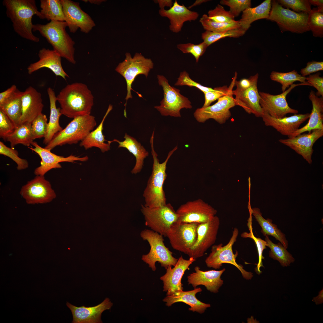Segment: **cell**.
<instances>
[{"instance_id": "6da1fadb", "label": "cell", "mask_w": 323, "mask_h": 323, "mask_svg": "<svg viewBox=\"0 0 323 323\" xmlns=\"http://www.w3.org/2000/svg\"><path fill=\"white\" fill-rule=\"evenodd\" d=\"M7 16L12 22L15 32L22 37L37 42L39 38L33 33V16L44 19L39 11L35 0H4Z\"/></svg>"}, {"instance_id": "7a4b0ae2", "label": "cell", "mask_w": 323, "mask_h": 323, "mask_svg": "<svg viewBox=\"0 0 323 323\" xmlns=\"http://www.w3.org/2000/svg\"><path fill=\"white\" fill-rule=\"evenodd\" d=\"M62 115L74 118L90 115L94 97L85 84L75 83L62 89L57 96Z\"/></svg>"}, {"instance_id": "3957f363", "label": "cell", "mask_w": 323, "mask_h": 323, "mask_svg": "<svg viewBox=\"0 0 323 323\" xmlns=\"http://www.w3.org/2000/svg\"><path fill=\"white\" fill-rule=\"evenodd\" d=\"M154 133L153 131L150 141L153 159L152 170L143 193L145 202L144 205L150 208L161 206L166 204L163 185L167 176V164L171 156L178 149L177 146H176L169 152L164 162L160 163L154 148Z\"/></svg>"}, {"instance_id": "277c9868", "label": "cell", "mask_w": 323, "mask_h": 323, "mask_svg": "<svg viewBox=\"0 0 323 323\" xmlns=\"http://www.w3.org/2000/svg\"><path fill=\"white\" fill-rule=\"evenodd\" d=\"M67 27L65 21H51L46 24L33 25V31H38L61 57L75 64V42L66 32Z\"/></svg>"}, {"instance_id": "5b68a950", "label": "cell", "mask_w": 323, "mask_h": 323, "mask_svg": "<svg viewBox=\"0 0 323 323\" xmlns=\"http://www.w3.org/2000/svg\"><path fill=\"white\" fill-rule=\"evenodd\" d=\"M96 124L95 117L90 115L75 117L64 129L55 134L45 148L51 150L58 146L77 144L83 140Z\"/></svg>"}, {"instance_id": "8992f818", "label": "cell", "mask_w": 323, "mask_h": 323, "mask_svg": "<svg viewBox=\"0 0 323 323\" xmlns=\"http://www.w3.org/2000/svg\"><path fill=\"white\" fill-rule=\"evenodd\" d=\"M140 236L144 240L148 242L150 246L149 253L143 255L141 260L148 264L153 271L156 270V263L157 262L165 269L176 265L178 259L173 256V252L164 245L162 235L152 230L146 229L141 231Z\"/></svg>"}, {"instance_id": "52a82bcc", "label": "cell", "mask_w": 323, "mask_h": 323, "mask_svg": "<svg viewBox=\"0 0 323 323\" xmlns=\"http://www.w3.org/2000/svg\"><path fill=\"white\" fill-rule=\"evenodd\" d=\"M308 14L297 13L284 8L276 1H271L267 19L275 22L283 31L302 33L310 31L308 25Z\"/></svg>"}, {"instance_id": "ba28073f", "label": "cell", "mask_w": 323, "mask_h": 323, "mask_svg": "<svg viewBox=\"0 0 323 323\" xmlns=\"http://www.w3.org/2000/svg\"><path fill=\"white\" fill-rule=\"evenodd\" d=\"M125 56L124 60L119 63L115 69L116 71L124 77L126 82L127 93L125 98V115H126L127 101L129 99L132 97L131 93L132 85L135 78L139 74H144L147 77L154 66L153 63L150 59L145 58L141 53H136L132 57L130 53L127 52Z\"/></svg>"}, {"instance_id": "9c48e42d", "label": "cell", "mask_w": 323, "mask_h": 323, "mask_svg": "<svg viewBox=\"0 0 323 323\" xmlns=\"http://www.w3.org/2000/svg\"><path fill=\"white\" fill-rule=\"evenodd\" d=\"M237 74L235 72L226 95L218 99L217 101L213 105L202 107L195 110L194 115L198 122L203 123L210 119H212L220 124H223L231 117L230 109L236 106L233 90Z\"/></svg>"}, {"instance_id": "30bf717a", "label": "cell", "mask_w": 323, "mask_h": 323, "mask_svg": "<svg viewBox=\"0 0 323 323\" xmlns=\"http://www.w3.org/2000/svg\"><path fill=\"white\" fill-rule=\"evenodd\" d=\"M159 85L164 91V98L159 106L154 107L163 116L180 117V111L183 108H192L191 103L188 99L181 95L179 89L171 86L168 80L163 75L157 76Z\"/></svg>"}, {"instance_id": "8fae6325", "label": "cell", "mask_w": 323, "mask_h": 323, "mask_svg": "<svg viewBox=\"0 0 323 323\" xmlns=\"http://www.w3.org/2000/svg\"><path fill=\"white\" fill-rule=\"evenodd\" d=\"M239 234L237 228H235L228 243L223 246L222 243L213 245L211 246V252L206 258L205 263L207 266L215 269H219L224 263L231 264L236 267L241 272L243 277L247 280L251 279L253 277V274L246 271L243 267L236 262V258L238 253L237 252L234 254L233 246L237 240Z\"/></svg>"}, {"instance_id": "7c38bea8", "label": "cell", "mask_w": 323, "mask_h": 323, "mask_svg": "<svg viewBox=\"0 0 323 323\" xmlns=\"http://www.w3.org/2000/svg\"><path fill=\"white\" fill-rule=\"evenodd\" d=\"M141 211L144 217L145 225L165 237L172 225L178 220L176 211L170 203L154 208L142 205Z\"/></svg>"}, {"instance_id": "4fadbf2b", "label": "cell", "mask_w": 323, "mask_h": 323, "mask_svg": "<svg viewBox=\"0 0 323 323\" xmlns=\"http://www.w3.org/2000/svg\"><path fill=\"white\" fill-rule=\"evenodd\" d=\"M220 225L219 219L216 215L207 222L199 223L196 241L187 255L195 259L203 256L215 242Z\"/></svg>"}, {"instance_id": "5bb4252c", "label": "cell", "mask_w": 323, "mask_h": 323, "mask_svg": "<svg viewBox=\"0 0 323 323\" xmlns=\"http://www.w3.org/2000/svg\"><path fill=\"white\" fill-rule=\"evenodd\" d=\"M198 224L177 221L172 225L166 237L172 247L175 250L187 254L196 241Z\"/></svg>"}, {"instance_id": "9a60e30c", "label": "cell", "mask_w": 323, "mask_h": 323, "mask_svg": "<svg viewBox=\"0 0 323 323\" xmlns=\"http://www.w3.org/2000/svg\"><path fill=\"white\" fill-rule=\"evenodd\" d=\"M301 85L311 86L307 82L293 84L282 93L275 95L259 92L260 97L259 103L263 112L268 113L272 117L277 118H283L288 113L297 114L298 111L297 110L291 108L289 106L286 98L292 89L296 86Z\"/></svg>"}, {"instance_id": "2e32d148", "label": "cell", "mask_w": 323, "mask_h": 323, "mask_svg": "<svg viewBox=\"0 0 323 323\" xmlns=\"http://www.w3.org/2000/svg\"><path fill=\"white\" fill-rule=\"evenodd\" d=\"M176 211L178 216V221L198 223L208 221L217 212L216 209L200 199L187 202Z\"/></svg>"}, {"instance_id": "e0dca14e", "label": "cell", "mask_w": 323, "mask_h": 323, "mask_svg": "<svg viewBox=\"0 0 323 323\" xmlns=\"http://www.w3.org/2000/svg\"><path fill=\"white\" fill-rule=\"evenodd\" d=\"M20 194L30 204L49 202L56 197L50 182L44 176L37 175L22 188Z\"/></svg>"}, {"instance_id": "ac0fdd59", "label": "cell", "mask_w": 323, "mask_h": 323, "mask_svg": "<svg viewBox=\"0 0 323 323\" xmlns=\"http://www.w3.org/2000/svg\"><path fill=\"white\" fill-rule=\"evenodd\" d=\"M65 17L70 31L74 33L80 28L84 33H89L95 26L91 17L81 9L78 2L70 0H61Z\"/></svg>"}, {"instance_id": "d6986e66", "label": "cell", "mask_w": 323, "mask_h": 323, "mask_svg": "<svg viewBox=\"0 0 323 323\" xmlns=\"http://www.w3.org/2000/svg\"><path fill=\"white\" fill-rule=\"evenodd\" d=\"M259 74L251 76V84L246 89L236 87L233 90L236 106L242 107L247 113L253 114L257 117H262L263 112L259 103L260 98L257 88Z\"/></svg>"}, {"instance_id": "ffe728a7", "label": "cell", "mask_w": 323, "mask_h": 323, "mask_svg": "<svg viewBox=\"0 0 323 323\" xmlns=\"http://www.w3.org/2000/svg\"><path fill=\"white\" fill-rule=\"evenodd\" d=\"M31 145L33 147L28 148L37 154L41 159L40 165L36 168L34 171L36 175L44 176L48 171L54 168H61L60 163L63 162H74L76 161L85 162L88 159L86 156L82 157L70 155L65 157L56 155L51 152L50 150L40 146L38 143L33 141Z\"/></svg>"}, {"instance_id": "44dd1931", "label": "cell", "mask_w": 323, "mask_h": 323, "mask_svg": "<svg viewBox=\"0 0 323 323\" xmlns=\"http://www.w3.org/2000/svg\"><path fill=\"white\" fill-rule=\"evenodd\" d=\"M323 135V129H316L308 133L301 134L287 139H281L279 141L301 155L309 164H311L313 145Z\"/></svg>"}, {"instance_id": "7402d4cb", "label": "cell", "mask_w": 323, "mask_h": 323, "mask_svg": "<svg viewBox=\"0 0 323 323\" xmlns=\"http://www.w3.org/2000/svg\"><path fill=\"white\" fill-rule=\"evenodd\" d=\"M195 260L193 258H190L188 260L184 259L181 256L173 268L170 266L166 269V273L160 277V279L163 282V291L167 292V295L183 290L181 282L182 277L186 270L189 269L190 265Z\"/></svg>"}, {"instance_id": "603a6c76", "label": "cell", "mask_w": 323, "mask_h": 323, "mask_svg": "<svg viewBox=\"0 0 323 323\" xmlns=\"http://www.w3.org/2000/svg\"><path fill=\"white\" fill-rule=\"evenodd\" d=\"M66 304L71 310L73 323H100L101 314L105 310H109L113 305L108 298L101 303L92 307L75 306L67 302Z\"/></svg>"}, {"instance_id": "cb8c5ba5", "label": "cell", "mask_w": 323, "mask_h": 323, "mask_svg": "<svg viewBox=\"0 0 323 323\" xmlns=\"http://www.w3.org/2000/svg\"><path fill=\"white\" fill-rule=\"evenodd\" d=\"M159 13L161 16L169 19V29L174 33L181 31L185 22L195 21L199 15L198 12L190 10L184 5L179 4L176 0L170 9L167 10L160 9Z\"/></svg>"}, {"instance_id": "d4e9b609", "label": "cell", "mask_w": 323, "mask_h": 323, "mask_svg": "<svg viewBox=\"0 0 323 323\" xmlns=\"http://www.w3.org/2000/svg\"><path fill=\"white\" fill-rule=\"evenodd\" d=\"M310 114H294L290 117L275 118L263 112L261 118L264 124L275 129L281 134L289 137L297 130L300 125L309 118Z\"/></svg>"}, {"instance_id": "484cf974", "label": "cell", "mask_w": 323, "mask_h": 323, "mask_svg": "<svg viewBox=\"0 0 323 323\" xmlns=\"http://www.w3.org/2000/svg\"><path fill=\"white\" fill-rule=\"evenodd\" d=\"M22 113L20 124H31L42 113L44 107L41 93L31 86L23 92L22 97Z\"/></svg>"}, {"instance_id": "4316f807", "label": "cell", "mask_w": 323, "mask_h": 323, "mask_svg": "<svg viewBox=\"0 0 323 323\" xmlns=\"http://www.w3.org/2000/svg\"><path fill=\"white\" fill-rule=\"evenodd\" d=\"M39 60L31 64L27 68L28 73L31 74L43 68L50 69L57 76L62 77L65 80L68 76L62 67L61 56L53 50L43 48L39 51Z\"/></svg>"}, {"instance_id": "83f0119b", "label": "cell", "mask_w": 323, "mask_h": 323, "mask_svg": "<svg viewBox=\"0 0 323 323\" xmlns=\"http://www.w3.org/2000/svg\"><path fill=\"white\" fill-rule=\"evenodd\" d=\"M195 272L190 274L187 277L189 284L195 288L199 285L204 286L211 292L217 293L223 283L221 276L225 271V268L220 270L203 271L198 266L194 268Z\"/></svg>"}, {"instance_id": "f1b7e54d", "label": "cell", "mask_w": 323, "mask_h": 323, "mask_svg": "<svg viewBox=\"0 0 323 323\" xmlns=\"http://www.w3.org/2000/svg\"><path fill=\"white\" fill-rule=\"evenodd\" d=\"M202 291L200 288L197 287L188 291H177L171 295H167L163 301L166 303V305L168 307L177 302L184 303L190 307L188 309L189 310L203 313L207 308L211 307V305L201 301L196 297V294Z\"/></svg>"}, {"instance_id": "f546056e", "label": "cell", "mask_w": 323, "mask_h": 323, "mask_svg": "<svg viewBox=\"0 0 323 323\" xmlns=\"http://www.w3.org/2000/svg\"><path fill=\"white\" fill-rule=\"evenodd\" d=\"M309 98L311 102L312 109L308 123L288 138L295 137L307 131L310 132L314 129H323V97H319L314 91L311 90Z\"/></svg>"}, {"instance_id": "4dcf8cb0", "label": "cell", "mask_w": 323, "mask_h": 323, "mask_svg": "<svg viewBox=\"0 0 323 323\" xmlns=\"http://www.w3.org/2000/svg\"><path fill=\"white\" fill-rule=\"evenodd\" d=\"M124 138L125 140L123 141L114 139L112 141H107L110 144L113 142L118 143V148H126L134 156L136 163L131 173L133 174H137L141 171L144 165V159L148 156L149 153L134 138L125 133Z\"/></svg>"}, {"instance_id": "1f68e13d", "label": "cell", "mask_w": 323, "mask_h": 323, "mask_svg": "<svg viewBox=\"0 0 323 323\" xmlns=\"http://www.w3.org/2000/svg\"><path fill=\"white\" fill-rule=\"evenodd\" d=\"M47 92L50 101V112L47 130L43 141V143L46 145L51 141L55 134L63 129L59 124L60 118L62 114L60 108H57L56 106L57 100L55 92L51 87L47 89Z\"/></svg>"}, {"instance_id": "d6a6232c", "label": "cell", "mask_w": 323, "mask_h": 323, "mask_svg": "<svg viewBox=\"0 0 323 323\" xmlns=\"http://www.w3.org/2000/svg\"><path fill=\"white\" fill-rule=\"evenodd\" d=\"M271 7V0H266L254 7H249L242 12L239 20L241 28L247 31L254 22L261 19H267Z\"/></svg>"}, {"instance_id": "836d02e7", "label": "cell", "mask_w": 323, "mask_h": 323, "mask_svg": "<svg viewBox=\"0 0 323 323\" xmlns=\"http://www.w3.org/2000/svg\"><path fill=\"white\" fill-rule=\"evenodd\" d=\"M113 108L112 106L109 104L107 110L100 123L94 130L91 131L86 137L81 141L80 145L87 150L93 147L100 149L102 153L110 150V144L105 143L106 141L105 136L103 135V130L104 121Z\"/></svg>"}, {"instance_id": "e575fe53", "label": "cell", "mask_w": 323, "mask_h": 323, "mask_svg": "<svg viewBox=\"0 0 323 323\" xmlns=\"http://www.w3.org/2000/svg\"><path fill=\"white\" fill-rule=\"evenodd\" d=\"M249 211L255 217L256 221L261 228V232L263 235L271 236L278 240L286 249L288 248V241L285 235L277 227V225L272 223V220L265 219L262 216L260 209L257 208H252L249 206Z\"/></svg>"}, {"instance_id": "d590c367", "label": "cell", "mask_w": 323, "mask_h": 323, "mask_svg": "<svg viewBox=\"0 0 323 323\" xmlns=\"http://www.w3.org/2000/svg\"><path fill=\"white\" fill-rule=\"evenodd\" d=\"M23 92L17 89L9 99L0 105V110L8 116L16 128L20 124L22 115Z\"/></svg>"}, {"instance_id": "8d00e7d4", "label": "cell", "mask_w": 323, "mask_h": 323, "mask_svg": "<svg viewBox=\"0 0 323 323\" xmlns=\"http://www.w3.org/2000/svg\"><path fill=\"white\" fill-rule=\"evenodd\" d=\"M31 125V124L28 123L20 124L12 133L5 137L4 140L10 143L11 148L19 144L28 147L30 146L34 140Z\"/></svg>"}, {"instance_id": "74e56055", "label": "cell", "mask_w": 323, "mask_h": 323, "mask_svg": "<svg viewBox=\"0 0 323 323\" xmlns=\"http://www.w3.org/2000/svg\"><path fill=\"white\" fill-rule=\"evenodd\" d=\"M40 11L48 21H65L61 0H40Z\"/></svg>"}, {"instance_id": "f35d334b", "label": "cell", "mask_w": 323, "mask_h": 323, "mask_svg": "<svg viewBox=\"0 0 323 323\" xmlns=\"http://www.w3.org/2000/svg\"><path fill=\"white\" fill-rule=\"evenodd\" d=\"M265 240L266 242V246L270 249L269 252V257L278 260L282 266H287L294 261L295 259L292 255L281 243H273L267 235L265 236Z\"/></svg>"}, {"instance_id": "ab89813d", "label": "cell", "mask_w": 323, "mask_h": 323, "mask_svg": "<svg viewBox=\"0 0 323 323\" xmlns=\"http://www.w3.org/2000/svg\"><path fill=\"white\" fill-rule=\"evenodd\" d=\"M270 77L272 80L277 82L281 85V90L283 92L286 91L287 88H289L295 82L298 81L301 83L307 82L306 80V77L302 76L295 70L287 72L273 71L271 73Z\"/></svg>"}, {"instance_id": "60d3db41", "label": "cell", "mask_w": 323, "mask_h": 323, "mask_svg": "<svg viewBox=\"0 0 323 323\" xmlns=\"http://www.w3.org/2000/svg\"><path fill=\"white\" fill-rule=\"evenodd\" d=\"M199 21L205 30L215 33L225 32L240 27L239 20H235L229 23L217 22L210 19L206 14L202 16Z\"/></svg>"}, {"instance_id": "b9f144b4", "label": "cell", "mask_w": 323, "mask_h": 323, "mask_svg": "<svg viewBox=\"0 0 323 323\" xmlns=\"http://www.w3.org/2000/svg\"><path fill=\"white\" fill-rule=\"evenodd\" d=\"M246 31L241 27L233 29L222 33H215L206 31L202 33L203 41L209 46L220 39L226 37L238 38L243 36Z\"/></svg>"}, {"instance_id": "7bdbcfd3", "label": "cell", "mask_w": 323, "mask_h": 323, "mask_svg": "<svg viewBox=\"0 0 323 323\" xmlns=\"http://www.w3.org/2000/svg\"><path fill=\"white\" fill-rule=\"evenodd\" d=\"M308 25L315 37L323 36V11L314 8L308 14Z\"/></svg>"}, {"instance_id": "ee69618b", "label": "cell", "mask_w": 323, "mask_h": 323, "mask_svg": "<svg viewBox=\"0 0 323 323\" xmlns=\"http://www.w3.org/2000/svg\"><path fill=\"white\" fill-rule=\"evenodd\" d=\"M249 224L250 232H244L241 234V236L243 238H251L254 241L256 245L258 253V261L257 266L255 268V271L258 274H260L261 273L260 270V268L261 267H263L262 260L264 259V258L263 255V252L264 249L266 248V242L265 240H264L260 238L254 236L252 231L251 220H249Z\"/></svg>"}, {"instance_id": "f6af8a7d", "label": "cell", "mask_w": 323, "mask_h": 323, "mask_svg": "<svg viewBox=\"0 0 323 323\" xmlns=\"http://www.w3.org/2000/svg\"><path fill=\"white\" fill-rule=\"evenodd\" d=\"M46 115L42 113L32 121L31 130L33 140L44 137L47 130L48 123Z\"/></svg>"}, {"instance_id": "bcb514c9", "label": "cell", "mask_w": 323, "mask_h": 323, "mask_svg": "<svg viewBox=\"0 0 323 323\" xmlns=\"http://www.w3.org/2000/svg\"><path fill=\"white\" fill-rule=\"evenodd\" d=\"M208 47L204 42L197 44L188 43L179 44L177 45V48L183 53H190L194 57L197 63L200 57L204 54Z\"/></svg>"}, {"instance_id": "7dc6e473", "label": "cell", "mask_w": 323, "mask_h": 323, "mask_svg": "<svg viewBox=\"0 0 323 323\" xmlns=\"http://www.w3.org/2000/svg\"><path fill=\"white\" fill-rule=\"evenodd\" d=\"M0 154L11 159L17 164L18 170L25 169L28 167V161L19 156L18 152L13 148L7 147L2 141H0Z\"/></svg>"}, {"instance_id": "c3c4849f", "label": "cell", "mask_w": 323, "mask_h": 323, "mask_svg": "<svg viewBox=\"0 0 323 323\" xmlns=\"http://www.w3.org/2000/svg\"><path fill=\"white\" fill-rule=\"evenodd\" d=\"M208 16L211 19L219 22H231L234 21V17L229 11L225 10L224 7L218 4L213 10H209Z\"/></svg>"}, {"instance_id": "681fc988", "label": "cell", "mask_w": 323, "mask_h": 323, "mask_svg": "<svg viewBox=\"0 0 323 323\" xmlns=\"http://www.w3.org/2000/svg\"><path fill=\"white\" fill-rule=\"evenodd\" d=\"M276 1L282 6L291 8L297 13L309 14L311 11V5L308 0H278Z\"/></svg>"}, {"instance_id": "f907efd6", "label": "cell", "mask_w": 323, "mask_h": 323, "mask_svg": "<svg viewBox=\"0 0 323 323\" xmlns=\"http://www.w3.org/2000/svg\"><path fill=\"white\" fill-rule=\"evenodd\" d=\"M220 3L229 7V11L234 18L246 9L251 7V5L250 0H222Z\"/></svg>"}, {"instance_id": "816d5d0a", "label": "cell", "mask_w": 323, "mask_h": 323, "mask_svg": "<svg viewBox=\"0 0 323 323\" xmlns=\"http://www.w3.org/2000/svg\"><path fill=\"white\" fill-rule=\"evenodd\" d=\"M175 85L176 86H187L191 87H194L199 89L203 93L215 90L214 89L204 86L193 80L191 78L189 74L185 71L180 73Z\"/></svg>"}, {"instance_id": "f5cc1de1", "label": "cell", "mask_w": 323, "mask_h": 323, "mask_svg": "<svg viewBox=\"0 0 323 323\" xmlns=\"http://www.w3.org/2000/svg\"><path fill=\"white\" fill-rule=\"evenodd\" d=\"M215 90L204 93L205 101L202 107H205L210 106L213 102L226 95L229 90L228 87L224 86L216 87Z\"/></svg>"}, {"instance_id": "db71d44e", "label": "cell", "mask_w": 323, "mask_h": 323, "mask_svg": "<svg viewBox=\"0 0 323 323\" xmlns=\"http://www.w3.org/2000/svg\"><path fill=\"white\" fill-rule=\"evenodd\" d=\"M16 127L8 116L0 110V137L4 140L12 133Z\"/></svg>"}, {"instance_id": "11a10c76", "label": "cell", "mask_w": 323, "mask_h": 323, "mask_svg": "<svg viewBox=\"0 0 323 323\" xmlns=\"http://www.w3.org/2000/svg\"><path fill=\"white\" fill-rule=\"evenodd\" d=\"M320 73L310 74L306 77V80L311 86H313L317 91L316 95L323 97V78L321 77Z\"/></svg>"}, {"instance_id": "9f6ffc18", "label": "cell", "mask_w": 323, "mask_h": 323, "mask_svg": "<svg viewBox=\"0 0 323 323\" xmlns=\"http://www.w3.org/2000/svg\"><path fill=\"white\" fill-rule=\"evenodd\" d=\"M323 70V62L313 61L308 62L306 66L301 69L300 72L302 76L305 77L312 73Z\"/></svg>"}, {"instance_id": "6f0895ef", "label": "cell", "mask_w": 323, "mask_h": 323, "mask_svg": "<svg viewBox=\"0 0 323 323\" xmlns=\"http://www.w3.org/2000/svg\"><path fill=\"white\" fill-rule=\"evenodd\" d=\"M17 89L15 85H12L6 90L0 93V105L9 99Z\"/></svg>"}, {"instance_id": "680465c9", "label": "cell", "mask_w": 323, "mask_h": 323, "mask_svg": "<svg viewBox=\"0 0 323 323\" xmlns=\"http://www.w3.org/2000/svg\"><path fill=\"white\" fill-rule=\"evenodd\" d=\"M155 1L158 4L161 9H164L165 7L171 8L173 4L171 0H158Z\"/></svg>"}, {"instance_id": "91938a15", "label": "cell", "mask_w": 323, "mask_h": 323, "mask_svg": "<svg viewBox=\"0 0 323 323\" xmlns=\"http://www.w3.org/2000/svg\"><path fill=\"white\" fill-rule=\"evenodd\" d=\"M323 289L319 292L318 296L313 298L312 301L315 302L316 304H319L322 303L323 302Z\"/></svg>"}, {"instance_id": "94428289", "label": "cell", "mask_w": 323, "mask_h": 323, "mask_svg": "<svg viewBox=\"0 0 323 323\" xmlns=\"http://www.w3.org/2000/svg\"><path fill=\"white\" fill-rule=\"evenodd\" d=\"M310 5L317 6L318 7H323V1L322 0H308Z\"/></svg>"}, {"instance_id": "6125c7cd", "label": "cell", "mask_w": 323, "mask_h": 323, "mask_svg": "<svg viewBox=\"0 0 323 323\" xmlns=\"http://www.w3.org/2000/svg\"><path fill=\"white\" fill-rule=\"evenodd\" d=\"M209 1V0H196L193 4L188 7V8L189 9L199 5L203 3Z\"/></svg>"}, {"instance_id": "be15d7a7", "label": "cell", "mask_w": 323, "mask_h": 323, "mask_svg": "<svg viewBox=\"0 0 323 323\" xmlns=\"http://www.w3.org/2000/svg\"><path fill=\"white\" fill-rule=\"evenodd\" d=\"M83 1L85 2H89L91 4L99 5L102 2L105 1L104 0H83Z\"/></svg>"}]
</instances>
